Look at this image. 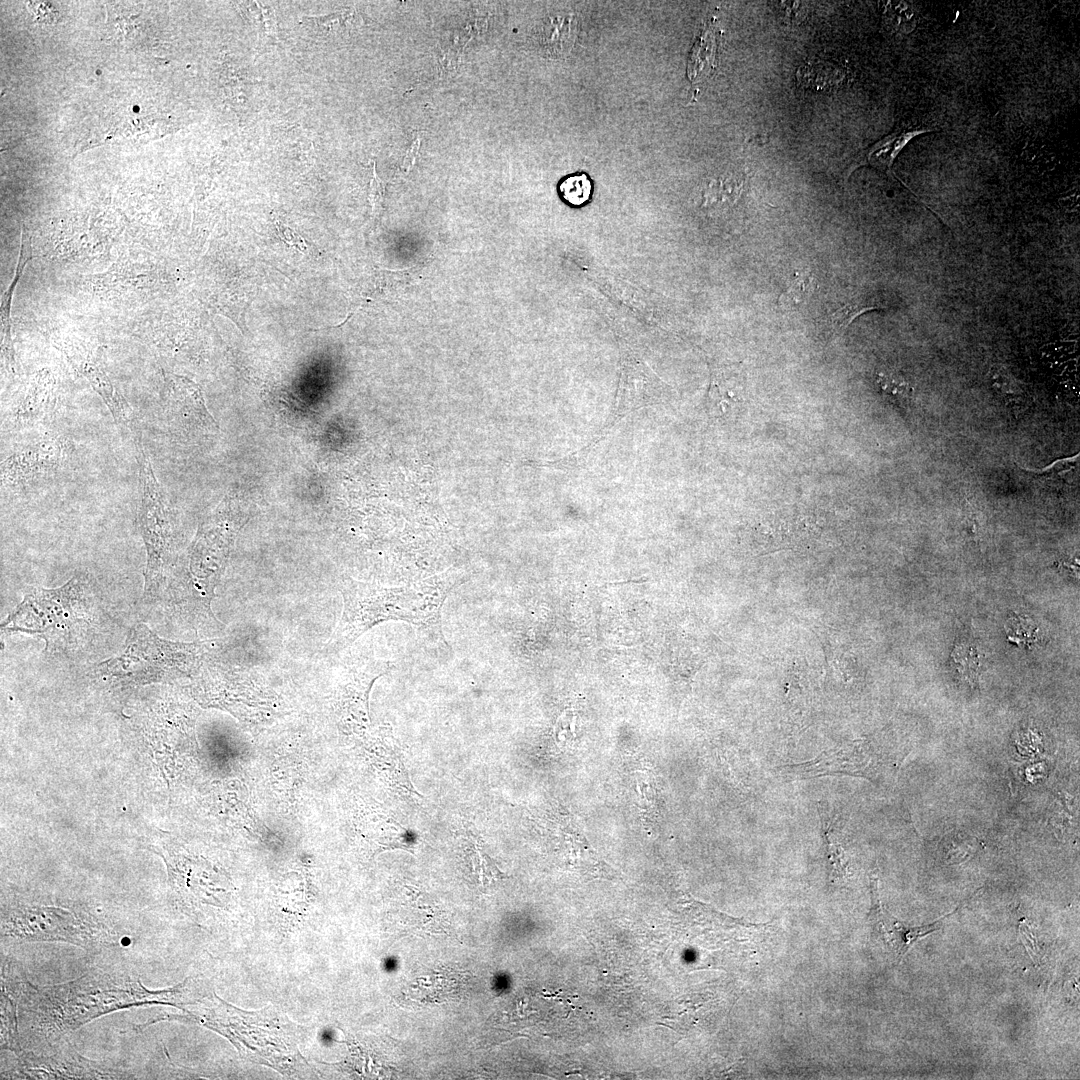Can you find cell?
<instances>
[{
  "label": "cell",
  "instance_id": "obj_14",
  "mask_svg": "<svg viewBox=\"0 0 1080 1080\" xmlns=\"http://www.w3.org/2000/svg\"><path fill=\"white\" fill-rule=\"evenodd\" d=\"M19 1056L24 1075L30 1078H107L115 1075L77 1053L46 1056L22 1052Z\"/></svg>",
  "mask_w": 1080,
  "mask_h": 1080
},
{
  "label": "cell",
  "instance_id": "obj_1",
  "mask_svg": "<svg viewBox=\"0 0 1080 1080\" xmlns=\"http://www.w3.org/2000/svg\"><path fill=\"white\" fill-rule=\"evenodd\" d=\"M188 981L149 990L133 976L90 973L66 983L34 986L26 982L19 1000L24 1023L43 1037H56L78 1029L104 1014L130 1006L194 1004Z\"/></svg>",
  "mask_w": 1080,
  "mask_h": 1080
},
{
  "label": "cell",
  "instance_id": "obj_11",
  "mask_svg": "<svg viewBox=\"0 0 1080 1080\" xmlns=\"http://www.w3.org/2000/svg\"><path fill=\"white\" fill-rule=\"evenodd\" d=\"M162 415L172 428L203 431H214L217 428L205 406L199 385L180 375L173 374L166 378Z\"/></svg>",
  "mask_w": 1080,
  "mask_h": 1080
},
{
  "label": "cell",
  "instance_id": "obj_25",
  "mask_svg": "<svg viewBox=\"0 0 1080 1080\" xmlns=\"http://www.w3.org/2000/svg\"><path fill=\"white\" fill-rule=\"evenodd\" d=\"M275 224H276V228L278 230V234H279L280 238L285 243H287V244H289L291 246H294V247L298 248L299 250H303L305 248L306 245H305L304 239L300 235H298L295 231H293L288 226L283 225L278 221H276Z\"/></svg>",
  "mask_w": 1080,
  "mask_h": 1080
},
{
  "label": "cell",
  "instance_id": "obj_22",
  "mask_svg": "<svg viewBox=\"0 0 1080 1080\" xmlns=\"http://www.w3.org/2000/svg\"><path fill=\"white\" fill-rule=\"evenodd\" d=\"M877 383L885 394L900 403H907L911 399V386L898 374L879 373Z\"/></svg>",
  "mask_w": 1080,
  "mask_h": 1080
},
{
  "label": "cell",
  "instance_id": "obj_26",
  "mask_svg": "<svg viewBox=\"0 0 1080 1080\" xmlns=\"http://www.w3.org/2000/svg\"><path fill=\"white\" fill-rule=\"evenodd\" d=\"M1019 930H1020V933L1022 935L1023 942H1024L1025 946L1027 947V950L1029 951V953H1030L1031 957L1033 958V960L1035 962H1037L1038 958H1039V956H1038L1039 949H1038V946H1037V941H1036L1035 935L1032 933L1029 926L1026 925V923H1023V922L1020 923Z\"/></svg>",
  "mask_w": 1080,
  "mask_h": 1080
},
{
  "label": "cell",
  "instance_id": "obj_15",
  "mask_svg": "<svg viewBox=\"0 0 1080 1080\" xmlns=\"http://www.w3.org/2000/svg\"><path fill=\"white\" fill-rule=\"evenodd\" d=\"M56 403V382L48 369L37 371L22 398L12 409L11 420L18 428H32L52 414Z\"/></svg>",
  "mask_w": 1080,
  "mask_h": 1080
},
{
  "label": "cell",
  "instance_id": "obj_19",
  "mask_svg": "<svg viewBox=\"0 0 1080 1080\" xmlns=\"http://www.w3.org/2000/svg\"><path fill=\"white\" fill-rule=\"evenodd\" d=\"M816 289L814 277L809 272L797 273L778 298L783 308L791 309L806 302Z\"/></svg>",
  "mask_w": 1080,
  "mask_h": 1080
},
{
  "label": "cell",
  "instance_id": "obj_24",
  "mask_svg": "<svg viewBox=\"0 0 1080 1080\" xmlns=\"http://www.w3.org/2000/svg\"><path fill=\"white\" fill-rule=\"evenodd\" d=\"M714 46L715 37L713 35H710V33L707 31L705 36L702 37L701 41L699 42V45H697L696 52L691 58V63L689 64V75L691 78L698 77V75L704 71L703 59H706V63L708 65L709 61L707 59L713 58Z\"/></svg>",
  "mask_w": 1080,
  "mask_h": 1080
},
{
  "label": "cell",
  "instance_id": "obj_6",
  "mask_svg": "<svg viewBox=\"0 0 1080 1080\" xmlns=\"http://www.w3.org/2000/svg\"><path fill=\"white\" fill-rule=\"evenodd\" d=\"M138 466V526L144 541L147 562L144 593L155 598L163 580L164 566L171 538V512L143 445L135 446Z\"/></svg>",
  "mask_w": 1080,
  "mask_h": 1080
},
{
  "label": "cell",
  "instance_id": "obj_5",
  "mask_svg": "<svg viewBox=\"0 0 1080 1080\" xmlns=\"http://www.w3.org/2000/svg\"><path fill=\"white\" fill-rule=\"evenodd\" d=\"M201 659L202 647L162 639L145 624H138L124 652L101 666L114 677L141 682L185 672Z\"/></svg>",
  "mask_w": 1080,
  "mask_h": 1080
},
{
  "label": "cell",
  "instance_id": "obj_2",
  "mask_svg": "<svg viewBox=\"0 0 1080 1080\" xmlns=\"http://www.w3.org/2000/svg\"><path fill=\"white\" fill-rule=\"evenodd\" d=\"M464 581V575L457 572L398 587L347 578L340 583L342 615L324 648L340 651L374 625L388 620L405 621L443 640L442 605L449 593Z\"/></svg>",
  "mask_w": 1080,
  "mask_h": 1080
},
{
  "label": "cell",
  "instance_id": "obj_10",
  "mask_svg": "<svg viewBox=\"0 0 1080 1080\" xmlns=\"http://www.w3.org/2000/svg\"><path fill=\"white\" fill-rule=\"evenodd\" d=\"M57 348L101 397L120 431L132 440L134 446L142 444V431L136 414L114 386L103 366L100 354L83 351L73 344H60Z\"/></svg>",
  "mask_w": 1080,
  "mask_h": 1080
},
{
  "label": "cell",
  "instance_id": "obj_7",
  "mask_svg": "<svg viewBox=\"0 0 1080 1080\" xmlns=\"http://www.w3.org/2000/svg\"><path fill=\"white\" fill-rule=\"evenodd\" d=\"M2 934L27 941H61L81 947L95 945L107 938V932L99 923L52 906L14 908L2 918Z\"/></svg>",
  "mask_w": 1080,
  "mask_h": 1080
},
{
  "label": "cell",
  "instance_id": "obj_3",
  "mask_svg": "<svg viewBox=\"0 0 1080 1080\" xmlns=\"http://www.w3.org/2000/svg\"><path fill=\"white\" fill-rule=\"evenodd\" d=\"M182 1009L189 1016L172 1018L195 1020L228 1038L244 1057L286 1075L300 1074L305 1061L297 1049L294 1024L271 1007L243 1011L214 994L198 1000L194 1009Z\"/></svg>",
  "mask_w": 1080,
  "mask_h": 1080
},
{
  "label": "cell",
  "instance_id": "obj_9",
  "mask_svg": "<svg viewBox=\"0 0 1080 1080\" xmlns=\"http://www.w3.org/2000/svg\"><path fill=\"white\" fill-rule=\"evenodd\" d=\"M72 442L61 435H44L11 453L1 464L2 487L22 491L52 476L68 460Z\"/></svg>",
  "mask_w": 1080,
  "mask_h": 1080
},
{
  "label": "cell",
  "instance_id": "obj_18",
  "mask_svg": "<svg viewBox=\"0 0 1080 1080\" xmlns=\"http://www.w3.org/2000/svg\"><path fill=\"white\" fill-rule=\"evenodd\" d=\"M818 812L821 822V836L827 877L830 883L836 884L837 882H842L847 876L848 861L841 844L831 837L827 806L822 801L819 802Z\"/></svg>",
  "mask_w": 1080,
  "mask_h": 1080
},
{
  "label": "cell",
  "instance_id": "obj_13",
  "mask_svg": "<svg viewBox=\"0 0 1080 1080\" xmlns=\"http://www.w3.org/2000/svg\"><path fill=\"white\" fill-rule=\"evenodd\" d=\"M870 893L871 909L869 912V922L872 930L875 936L881 939L885 947L890 950L898 961H901L915 941L925 937L933 931L939 930L943 925V921L948 916L945 915L939 920L927 925L917 927L906 926L891 916L882 907L878 892V878L875 873L870 875ZM956 911L957 909L953 912Z\"/></svg>",
  "mask_w": 1080,
  "mask_h": 1080
},
{
  "label": "cell",
  "instance_id": "obj_16",
  "mask_svg": "<svg viewBox=\"0 0 1080 1080\" xmlns=\"http://www.w3.org/2000/svg\"><path fill=\"white\" fill-rule=\"evenodd\" d=\"M32 259L31 238L25 226L22 230L21 247L14 277L1 296V353L5 367L11 373H15V350L11 333V303L13 293L19 282L26 264Z\"/></svg>",
  "mask_w": 1080,
  "mask_h": 1080
},
{
  "label": "cell",
  "instance_id": "obj_21",
  "mask_svg": "<svg viewBox=\"0 0 1080 1080\" xmlns=\"http://www.w3.org/2000/svg\"><path fill=\"white\" fill-rule=\"evenodd\" d=\"M992 385L998 395L1002 397L1006 405L1014 409H1022L1027 403L1024 391L1009 374L1002 370H996L992 374Z\"/></svg>",
  "mask_w": 1080,
  "mask_h": 1080
},
{
  "label": "cell",
  "instance_id": "obj_23",
  "mask_svg": "<svg viewBox=\"0 0 1080 1080\" xmlns=\"http://www.w3.org/2000/svg\"><path fill=\"white\" fill-rule=\"evenodd\" d=\"M878 309H880V307L874 305H867L862 302H849L836 310L834 313H832L830 316V320L835 328L839 330H844L852 323V321L856 317L866 312Z\"/></svg>",
  "mask_w": 1080,
  "mask_h": 1080
},
{
  "label": "cell",
  "instance_id": "obj_8",
  "mask_svg": "<svg viewBox=\"0 0 1080 1080\" xmlns=\"http://www.w3.org/2000/svg\"><path fill=\"white\" fill-rule=\"evenodd\" d=\"M895 761L891 752H882L874 741L864 739L827 750L806 762L778 766L776 771L787 780L847 775L876 781L893 773Z\"/></svg>",
  "mask_w": 1080,
  "mask_h": 1080
},
{
  "label": "cell",
  "instance_id": "obj_4",
  "mask_svg": "<svg viewBox=\"0 0 1080 1080\" xmlns=\"http://www.w3.org/2000/svg\"><path fill=\"white\" fill-rule=\"evenodd\" d=\"M89 625L84 588L74 576L58 588L30 587L1 628L40 636L46 650L60 652L76 647Z\"/></svg>",
  "mask_w": 1080,
  "mask_h": 1080
},
{
  "label": "cell",
  "instance_id": "obj_12",
  "mask_svg": "<svg viewBox=\"0 0 1080 1080\" xmlns=\"http://www.w3.org/2000/svg\"><path fill=\"white\" fill-rule=\"evenodd\" d=\"M664 382L644 362L630 360L625 361L619 382L614 408L610 414L602 435L607 434L618 421L628 416L633 411L657 404L664 392Z\"/></svg>",
  "mask_w": 1080,
  "mask_h": 1080
},
{
  "label": "cell",
  "instance_id": "obj_17",
  "mask_svg": "<svg viewBox=\"0 0 1080 1080\" xmlns=\"http://www.w3.org/2000/svg\"><path fill=\"white\" fill-rule=\"evenodd\" d=\"M931 131H934V129L926 127L894 131L867 149L861 156L860 163H867L889 174L891 173L893 161L906 144L914 137Z\"/></svg>",
  "mask_w": 1080,
  "mask_h": 1080
},
{
  "label": "cell",
  "instance_id": "obj_27",
  "mask_svg": "<svg viewBox=\"0 0 1080 1080\" xmlns=\"http://www.w3.org/2000/svg\"><path fill=\"white\" fill-rule=\"evenodd\" d=\"M371 199L373 207L377 205V202L381 200V186L380 181L374 174V180L371 182Z\"/></svg>",
  "mask_w": 1080,
  "mask_h": 1080
},
{
  "label": "cell",
  "instance_id": "obj_20",
  "mask_svg": "<svg viewBox=\"0 0 1080 1080\" xmlns=\"http://www.w3.org/2000/svg\"><path fill=\"white\" fill-rule=\"evenodd\" d=\"M561 198L571 206H582L592 194V183L586 174H573L563 178L558 184Z\"/></svg>",
  "mask_w": 1080,
  "mask_h": 1080
}]
</instances>
